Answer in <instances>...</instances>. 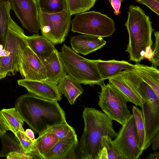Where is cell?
I'll return each mask as SVG.
<instances>
[{
	"label": "cell",
	"mask_w": 159,
	"mask_h": 159,
	"mask_svg": "<svg viewBox=\"0 0 159 159\" xmlns=\"http://www.w3.org/2000/svg\"><path fill=\"white\" fill-rule=\"evenodd\" d=\"M146 159H159V152H155L152 153H149Z\"/></svg>",
	"instance_id": "obj_39"
},
{
	"label": "cell",
	"mask_w": 159,
	"mask_h": 159,
	"mask_svg": "<svg viewBox=\"0 0 159 159\" xmlns=\"http://www.w3.org/2000/svg\"><path fill=\"white\" fill-rule=\"evenodd\" d=\"M98 159H125L121 153L108 136L102 138Z\"/></svg>",
	"instance_id": "obj_24"
},
{
	"label": "cell",
	"mask_w": 159,
	"mask_h": 159,
	"mask_svg": "<svg viewBox=\"0 0 159 159\" xmlns=\"http://www.w3.org/2000/svg\"><path fill=\"white\" fill-rule=\"evenodd\" d=\"M23 30L11 18L4 49L0 54L2 67L7 75H15L18 72L17 61L21 49L28 46Z\"/></svg>",
	"instance_id": "obj_6"
},
{
	"label": "cell",
	"mask_w": 159,
	"mask_h": 159,
	"mask_svg": "<svg viewBox=\"0 0 159 159\" xmlns=\"http://www.w3.org/2000/svg\"><path fill=\"white\" fill-rule=\"evenodd\" d=\"M71 16L68 10L51 14L38 10V17L42 35L54 45L64 42L71 24Z\"/></svg>",
	"instance_id": "obj_8"
},
{
	"label": "cell",
	"mask_w": 159,
	"mask_h": 159,
	"mask_svg": "<svg viewBox=\"0 0 159 159\" xmlns=\"http://www.w3.org/2000/svg\"><path fill=\"white\" fill-rule=\"evenodd\" d=\"M7 130L11 131V129L0 111V135L6 133Z\"/></svg>",
	"instance_id": "obj_35"
},
{
	"label": "cell",
	"mask_w": 159,
	"mask_h": 159,
	"mask_svg": "<svg viewBox=\"0 0 159 159\" xmlns=\"http://www.w3.org/2000/svg\"><path fill=\"white\" fill-rule=\"evenodd\" d=\"M6 157L7 159H35L34 157L29 153H21L16 152H12L9 153Z\"/></svg>",
	"instance_id": "obj_34"
},
{
	"label": "cell",
	"mask_w": 159,
	"mask_h": 159,
	"mask_svg": "<svg viewBox=\"0 0 159 159\" xmlns=\"http://www.w3.org/2000/svg\"><path fill=\"white\" fill-rule=\"evenodd\" d=\"M155 41L152 49V56L149 60L152 63V66H159V32H154Z\"/></svg>",
	"instance_id": "obj_32"
},
{
	"label": "cell",
	"mask_w": 159,
	"mask_h": 159,
	"mask_svg": "<svg viewBox=\"0 0 159 159\" xmlns=\"http://www.w3.org/2000/svg\"><path fill=\"white\" fill-rule=\"evenodd\" d=\"M132 111L138 136L139 147L140 149L143 151L147 148L145 144V133L143 114L142 110L136 106H133Z\"/></svg>",
	"instance_id": "obj_28"
},
{
	"label": "cell",
	"mask_w": 159,
	"mask_h": 159,
	"mask_svg": "<svg viewBox=\"0 0 159 159\" xmlns=\"http://www.w3.org/2000/svg\"></svg>",
	"instance_id": "obj_42"
},
{
	"label": "cell",
	"mask_w": 159,
	"mask_h": 159,
	"mask_svg": "<svg viewBox=\"0 0 159 159\" xmlns=\"http://www.w3.org/2000/svg\"><path fill=\"white\" fill-rule=\"evenodd\" d=\"M57 87L59 93L66 97L71 105L84 91L80 84L67 73L61 78Z\"/></svg>",
	"instance_id": "obj_19"
},
{
	"label": "cell",
	"mask_w": 159,
	"mask_h": 159,
	"mask_svg": "<svg viewBox=\"0 0 159 159\" xmlns=\"http://www.w3.org/2000/svg\"><path fill=\"white\" fill-rule=\"evenodd\" d=\"M71 31L102 38L111 35L115 31L112 19L95 11L76 14L71 21Z\"/></svg>",
	"instance_id": "obj_5"
},
{
	"label": "cell",
	"mask_w": 159,
	"mask_h": 159,
	"mask_svg": "<svg viewBox=\"0 0 159 159\" xmlns=\"http://www.w3.org/2000/svg\"><path fill=\"white\" fill-rule=\"evenodd\" d=\"M123 0H109L111 6L114 10L115 15L117 16L121 12L120 11L121 3Z\"/></svg>",
	"instance_id": "obj_36"
},
{
	"label": "cell",
	"mask_w": 159,
	"mask_h": 159,
	"mask_svg": "<svg viewBox=\"0 0 159 159\" xmlns=\"http://www.w3.org/2000/svg\"><path fill=\"white\" fill-rule=\"evenodd\" d=\"M139 3L144 5L159 15V0H136Z\"/></svg>",
	"instance_id": "obj_33"
},
{
	"label": "cell",
	"mask_w": 159,
	"mask_h": 159,
	"mask_svg": "<svg viewBox=\"0 0 159 159\" xmlns=\"http://www.w3.org/2000/svg\"><path fill=\"white\" fill-rule=\"evenodd\" d=\"M149 17L139 7L130 5L125 25L128 30L129 43L125 51L129 60L136 63L152 56L151 47L153 44L152 34L154 30Z\"/></svg>",
	"instance_id": "obj_3"
},
{
	"label": "cell",
	"mask_w": 159,
	"mask_h": 159,
	"mask_svg": "<svg viewBox=\"0 0 159 159\" xmlns=\"http://www.w3.org/2000/svg\"><path fill=\"white\" fill-rule=\"evenodd\" d=\"M18 85L25 87L29 93L48 99L57 101L62 98V94L59 92L57 85L46 80L37 81L25 79L17 80Z\"/></svg>",
	"instance_id": "obj_13"
},
{
	"label": "cell",
	"mask_w": 159,
	"mask_h": 159,
	"mask_svg": "<svg viewBox=\"0 0 159 159\" xmlns=\"http://www.w3.org/2000/svg\"><path fill=\"white\" fill-rule=\"evenodd\" d=\"M0 138L2 144L0 157H6L9 153L12 152L21 153H28L22 148L17 137L13 134L6 133L0 135Z\"/></svg>",
	"instance_id": "obj_23"
},
{
	"label": "cell",
	"mask_w": 159,
	"mask_h": 159,
	"mask_svg": "<svg viewBox=\"0 0 159 159\" xmlns=\"http://www.w3.org/2000/svg\"><path fill=\"white\" fill-rule=\"evenodd\" d=\"M17 64L18 72L25 79L37 81L47 80L46 70L41 58L28 46L19 52Z\"/></svg>",
	"instance_id": "obj_10"
},
{
	"label": "cell",
	"mask_w": 159,
	"mask_h": 159,
	"mask_svg": "<svg viewBox=\"0 0 159 159\" xmlns=\"http://www.w3.org/2000/svg\"><path fill=\"white\" fill-rule=\"evenodd\" d=\"M78 144L76 134L59 140L52 148L43 155V159L74 158L75 150Z\"/></svg>",
	"instance_id": "obj_15"
},
{
	"label": "cell",
	"mask_w": 159,
	"mask_h": 159,
	"mask_svg": "<svg viewBox=\"0 0 159 159\" xmlns=\"http://www.w3.org/2000/svg\"><path fill=\"white\" fill-rule=\"evenodd\" d=\"M28 46L38 56L41 58L49 57L56 48L54 45L42 35L33 34L27 36Z\"/></svg>",
	"instance_id": "obj_21"
},
{
	"label": "cell",
	"mask_w": 159,
	"mask_h": 159,
	"mask_svg": "<svg viewBox=\"0 0 159 159\" xmlns=\"http://www.w3.org/2000/svg\"><path fill=\"white\" fill-rule=\"evenodd\" d=\"M1 79V78L0 77V80Z\"/></svg>",
	"instance_id": "obj_41"
},
{
	"label": "cell",
	"mask_w": 159,
	"mask_h": 159,
	"mask_svg": "<svg viewBox=\"0 0 159 159\" xmlns=\"http://www.w3.org/2000/svg\"><path fill=\"white\" fill-rule=\"evenodd\" d=\"M110 82L115 85L126 99L136 106L141 107L145 101L137 93L131 85L127 81L121 71L108 79Z\"/></svg>",
	"instance_id": "obj_17"
},
{
	"label": "cell",
	"mask_w": 159,
	"mask_h": 159,
	"mask_svg": "<svg viewBox=\"0 0 159 159\" xmlns=\"http://www.w3.org/2000/svg\"><path fill=\"white\" fill-rule=\"evenodd\" d=\"M38 10L48 14L67 10L66 0H36Z\"/></svg>",
	"instance_id": "obj_27"
},
{
	"label": "cell",
	"mask_w": 159,
	"mask_h": 159,
	"mask_svg": "<svg viewBox=\"0 0 159 159\" xmlns=\"http://www.w3.org/2000/svg\"><path fill=\"white\" fill-rule=\"evenodd\" d=\"M82 117L84 128L79 143L80 158L98 159L102 137L108 136L112 139L117 133L113 127L112 120L100 110L84 107Z\"/></svg>",
	"instance_id": "obj_2"
},
{
	"label": "cell",
	"mask_w": 159,
	"mask_h": 159,
	"mask_svg": "<svg viewBox=\"0 0 159 159\" xmlns=\"http://www.w3.org/2000/svg\"><path fill=\"white\" fill-rule=\"evenodd\" d=\"M96 0H66L68 9L71 16L85 12L94 5Z\"/></svg>",
	"instance_id": "obj_29"
},
{
	"label": "cell",
	"mask_w": 159,
	"mask_h": 159,
	"mask_svg": "<svg viewBox=\"0 0 159 159\" xmlns=\"http://www.w3.org/2000/svg\"><path fill=\"white\" fill-rule=\"evenodd\" d=\"M7 75L6 73L2 67L1 61L0 60V77L2 79L5 78Z\"/></svg>",
	"instance_id": "obj_40"
},
{
	"label": "cell",
	"mask_w": 159,
	"mask_h": 159,
	"mask_svg": "<svg viewBox=\"0 0 159 159\" xmlns=\"http://www.w3.org/2000/svg\"><path fill=\"white\" fill-rule=\"evenodd\" d=\"M36 134H41L66 121L64 111L58 101L29 93L16 100L15 107Z\"/></svg>",
	"instance_id": "obj_1"
},
{
	"label": "cell",
	"mask_w": 159,
	"mask_h": 159,
	"mask_svg": "<svg viewBox=\"0 0 159 159\" xmlns=\"http://www.w3.org/2000/svg\"><path fill=\"white\" fill-rule=\"evenodd\" d=\"M58 53L66 73L79 84L101 86L104 83L98 70L97 60L80 56L65 44Z\"/></svg>",
	"instance_id": "obj_4"
},
{
	"label": "cell",
	"mask_w": 159,
	"mask_h": 159,
	"mask_svg": "<svg viewBox=\"0 0 159 159\" xmlns=\"http://www.w3.org/2000/svg\"><path fill=\"white\" fill-rule=\"evenodd\" d=\"M145 101L141 107L143 114L145 133V144L148 148L150 139L159 130V97L153 90L142 96Z\"/></svg>",
	"instance_id": "obj_11"
},
{
	"label": "cell",
	"mask_w": 159,
	"mask_h": 159,
	"mask_svg": "<svg viewBox=\"0 0 159 159\" xmlns=\"http://www.w3.org/2000/svg\"><path fill=\"white\" fill-rule=\"evenodd\" d=\"M1 111L14 134L18 131L25 133V131L23 127L24 121L15 108L2 109Z\"/></svg>",
	"instance_id": "obj_26"
},
{
	"label": "cell",
	"mask_w": 159,
	"mask_h": 159,
	"mask_svg": "<svg viewBox=\"0 0 159 159\" xmlns=\"http://www.w3.org/2000/svg\"><path fill=\"white\" fill-rule=\"evenodd\" d=\"M9 0H0V46L4 47L11 18Z\"/></svg>",
	"instance_id": "obj_25"
},
{
	"label": "cell",
	"mask_w": 159,
	"mask_h": 159,
	"mask_svg": "<svg viewBox=\"0 0 159 159\" xmlns=\"http://www.w3.org/2000/svg\"><path fill=\"white\" fill-rule=\"evenodd\" d=\"M112 141L125 159H138L141 155L143 151L139 147L138 136L133 114L122 125Z\"/></svg>",
	"instance_id": "obj_9"
},
{
	"label": "cell",
	"mask_w": 159,
	"mask_h": 159,
	"mask_svg": "<svg viewBox=\"0 0 159 159\" xmlns=\"http://www.w3.org/2000/svg\"><path fill=\"white\" fill-rule=\"evenodd\" d=\"M49 129L55 134L59 140L65 137L76 134L73 128L66 121L51 127Z\"/></svg>",
	"instance_id": "obj_30"
},
{
	"label": "cell",
	"mask_w": 159,
	"mask_h": 159,
	"mask_svg": "<svg viewBox=\"0 0 159 159\" xmlns=\"http://www.w3.org/2000/svg\"><path fill=\"white\" fill-rule=\"evenodd\" d=\"M56 48L47 57L41 58L46 70V80L57 85L63 75L66 73Z\"/></svg>",
	"instance_id": "obj_16"
},
{
	"label": "cell",
	"mask_w": 159,
	"mask_h": 159,
	"mask_svg": "<svg viewBox=\"0 0 159 159\" xmlns=\"http://www.w3.org/2000/svg\"><path fill=\"white\" fill-rule=\"evenodd\" d=\"M14 135L19 140L22 148L26 152L33 155L34 146V141L28 138L25 133L19 131L16 132Z\"/></svg>",
	"instance_id": "obj_31"
},
{
	"label": "cell",
	"mask_w": 159,
	"mask_h": 159,
	"mask_svg": "<svg viewBox=\"0 0 159 159\" xmlns=\"http://www.w3.org/2000/svg\"><path fill=\"white\" fill-rule=\"evenodd\" d=\"M56 135L49 129L41 134L34 141L33 155L36 159H42L59 140Z\"/></svg>",
	"instance_id": "obj_20"
},
{
	"label": "cell",
	"mask_w": 159,
	"mask_h": 159,
	"mask_svg": "<svg viewBox=\"0 0 159 159\" xmlns=\"http://www.w3.org/2000/svg\"><path fill=\"white\" fill-rule=\"evenodd\" d=\"M11 9L20 21L23 27L37 33L40 29L36 0H9Z\"/></svg>",
	"instance_id": "obj_12"
},
{
	"label": "cell",
	"mask_w": 159,
	"mask_h": 159,
	"mask_svg": "<svg viewBox=\"0 0 159 159\" xmlns=\"http://www.w3.org/2000/svg\"><path fill=\"white\" fill-rule=\"evenodd\" d=\"M97 67L102 79L105 81L123 70H130L134 65L125 61L113 59L103 61L97 60Z\"/></svg>",
	"instance_id": "obj_18"
},
{
	"label": "cell",
	"mask_w": 159,
	"mask_h": 159,
	"mask_svg": "<svg viewBox=\"0 0 159 159\" xmlns=\"http://www.w3.org/2000/svg\"><path fill=\"white\" fill-rule=\"evenodd\" d=\"M100 86L98 105L111 120L123 125L132 115L127 107V100L112 84L108 82Z\"/></svg>",
	"instance_id": "obj_7"
},
{
	"label": "cell",
	"mask_w": 159,
	"mask_h": 159,
	"mask_svg": "<svg viewBox=\"0 0 159 159\" xmlns=\"http://www.w3.org/2000/svg\"><path fill=\"white\" fill-rule=\"evenodd\" d=\"M134 72L148 84L159 97V70L156 67L149 66L138 63L134 65Z\"/></svg>",
	"instance_id": "obj_22"
},
{
	"label": "cell",
	"mask_w": 159,
	"mask_h": 159,
	"mask_svg": "<svg viewBox=\"0 0 159 159\" xmlns=\"http://www.w3.org/2000/svg\"><path fill=\"white\" fill-rule=\"evenodd\" d=\"M153 150H157L159 148V130L150 139Z\"/></svg>",
	"instance_id": "obj_37"
},
{
	"label": "cell",
	"mask_w": 159,
	"mask_h": 159,
	"mask_svg": "<svg viewBox=\"0 0 159 159\" xmlns=\"http://www.w3.org/2000/svg\"><path fill=\"white\" fill-rule=\"evenodd\" d=\"M106 43L102 37L88 34L75 35L70 39L73 50L84 55L101 49Z\"/></svg>",
	"instance_id": "obj_14"
},
{
	"label": "cell",
	"mask_w": 159,
	"mask_h": 159,
	"mask_svg": "<svg viewBox=\"0 0 159 159\" xmlns=\"http://www.w3.org/2000/svg\"><path fill=\"white\" fill-rule=\"evenodd\" d=\"M25 134L32 141H34L35 140L34 132L31 129H26L25 131Z\"/></svg>",
	"instance_id": "obj_38"
}]
</instances>
